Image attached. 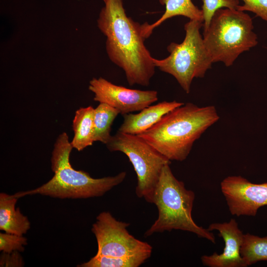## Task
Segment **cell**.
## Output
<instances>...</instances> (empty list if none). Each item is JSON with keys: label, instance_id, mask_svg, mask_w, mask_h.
<instances>
[{"label": "cell", "instance_id": "1", "mask_svg": "<svg viewBox=\"0 0 267 267\" xmlns=\"http://www.w3.org/2000/svg\"><path fill=\"white\" fill-rule=\"evenodd\" d=\"M103 1L97 26L106 38L108 58L124 71L130 85L148 86L156 67L144 44L141 24L127 16L123 0Z\"/></svg>", "mask_w": 267, "mask_h": 267}, {"label": "cell", "instance_id": "2", "mask_svg": "<svg viewBox=\"0 0 267 267\" xmlns=\"http://www.w3.org/2000/svg\"><path fill=\"white\" fill-rule=\"evenodd\" d=\"M219 119L214 106L199 107L187 103L170 111L138 135L170 161H183L194 142Z\"/></svg>", "mask_w": 267, "mask_h": 267}, {"label": "cell", "instance_id": "3", "mask_svg": "<svg viewBox=\"0 0 267 267\" xmlns=\"http://www.w3.org/2000/svg\"><path fill=\"white\" fill-rule=\"evenodd\" d=\"M73 147L66 133L59 135L54 145L51 158L52 178L36 189L16 193L18 199L35 194L60 199H82L102 196L122 183L127 173L122 172L115 176L93 178L83 171L74 169L70 162Z\"/></svg>", "mask_w": 267, "mask_h": 267}, {"label": "cell", "instance_id": "4", "mask_svg": "<svg viewBox=\"0 0 267 267\" xmlns=\"http://www.w3.org/2000/svg\"><path fill=\"white\" fill-rule=\"evenodd\" d=\"M170 165L163 167L153 195L152 203L158 209V219L146 230L144 236L156 232L181 230L215 243L214 234L198 225L192 219L194 192L187 189L184 183L175 177Z\"/></svg>", "mask_w": 267, "mask_h": 267}, {"label": "cell", "instance_id": "5", "mask_svg": "<svg viewBox=\"0 0 267 267\" xmlns=\"http://www.w3.org/2000/svg\"><path fill=\"white\" fill-rule=\"evenodd\" d=\"M252 18L237 9L222 8L214 13L203 31L205 47L213 63L231 66L239 55L258 44Z\"/></svg>", "mask_w": 267, "mask_h": 267}, {"label": "cell", "instance_id": "6", "mask_svg": "<svg viewBox=\"0 0 267 267\" xmlns=\"http://www.w3.org/2000/svg\"><path fill=\"white\" fill-rule=\"evenodd\" d=\"M203 26V23L189 20L184 26L182 42L168 45L170 54L165 58H153L155 67L173 76L186 93L190 92L193 80L203 78L213 63L200 32Z\"/></svg>", "mask_w": 267, "mask_h": 267}, {"label": "cell", "instance_id": "7", "mask_svg": "<svg viewBox=\"0 0 267 267\" xmlns=\"http://www.w3.org/2000/svg\"><path fill=\"white\" fill-rule=\"evenodd\" d=\"M106 145L109 151H120L128 157L137 176L136 196L152 203L162 169L171 161L138 135L118 131Z\"/></svg>", "mask_w": 267, "mask_h": 267}, {"label": "cell", "instance_id": "8", "mask_svg": "<svg viewBox=\"0 0 267 267\" xmlns=\"http://www.w3.org/2000/svg\"><path fill=\"white\" fill-rule=\"evenodd\" d=\"M129 225V223L117 220L109 212L100 213L91 228L97 243L96 255L117 257H150L152 246L131 235L127 230Z\"/></svg>", "mask_w": 267, "mask_h": 267}, {"label": "cell", "instance_id": "9", "mask_svg": "<svg viewBox=\"0 0 267 267\" xmlns=\"http://www.w3.org/2000/svg\"><path fill=\"white\" fill-rule=\"evenodd\" d=\"M89 89L94 93V101L115 108L123 115L141 111L158 99L156 90L131 89L115 85L102 77L93 78Z\"/></svg>", "mask_w": 267, "mask_h": 267}, {"label": "cell", "instance_id": "10", "mask_svg": "<svg viewBox=\"0 0 267 267\" xmlns=\"http://www.w3.org/2000/svg\"><path fill=\"white\" fill-rule=\"evenodd\" d=\"M221 189L233 216H255L259 208L267 206V182L254 183L240 176H228L221 182Z\"/></svg>", "mask_w": 267, "mask_h": 267}, {"label": "cell", "instance_id": "11", "mask_svg": "<svg viewBox=\"0 0 267 267\" xmlns=\"http://www.w3.org/2000/svg\"><path fill=\"white\" fill-rule=\"evenodd\" d=\"M209 230H217L223 240L224 247L222 253H214L204 255L201 258L205 266L209 267H246L240 255L244 234L234 219L228 222H215L210 224Z\"/></svg>", "mask_w": 267, "mask_h": 267}, {"label": "cell", "instance_id": "12", "mask_svg": "<svg viewBox=\"0 0 267 267\" xmlns=\"http://www.w3.org/2000/svg\"><path fill=\"white\" fill-rule=\"evenodd\" d=\"M184 104L176 100L164 101L150 105L137 114H125L123 122L118 131L128 134H139L151 128L165 114Z\"/></svg>", "mask_w": 267, "mask_h": 267}, {"label": "cell", "instance_id": "13", "mask_svg": "<svg viewBox=\"0 0 267 267\" xmlns=\"http://www.w3.org/2000/svg\"><path fill=\"white\" fill-rule=\"evenodd\" d=\"M164 5L165 10L163 14L152 24L145 22L141 24L142 34L146 39L152 34L153 30L166 20L176 16H183L190 20L204 22L203 11L196 6L192 0H159Z\"/></svg>", "mask_w": 267, "mask_h": 267}, {"label": "cell", "instance_id": "14", "mask_svg": "<svg viewBox=\"0 0 267 267\" xmlns=\"http://www.w3.org/2000/svg\"><path fill=\"white\" fill-rule=\"evenodd\" d=\"M17 199L13 195L0 193V229L5 232L23 235L30 229L31 224L19 208H15Z\"/></svg>", "mask_w": 267, "mask_h": 267}, {"label": "cell", "instance_id": "15", "mask_svg": "<svg viewBox=\"0 0 267 267\" xmlns=\"http://www.w3.org/2000/svg\"><path fill=\"white\" fill-rule=\"evenodd\" d=\"M94 109L82 107L76 112L73 121L74 135L71 142L73 148L80 151L94 142L93 138Z\"/></svg>", "mask_w": 267, "mask_h": 267}, {"label": "cell", "instance_id": "16", "mask_svg": "<svg viewBox=\"0 0 267 267\" xmlns=\"http://www.w3.org/2000/svg\"><path fill=\"white\" fill-rule=\"evenodd\" d=\"M120 114L115 108L104 103H99L94 109L93 138L94 141L106 144L110 139L112 125Z\"/></svg>", "mask_w": 267, "mask_h": 267}, {"label": "cell", "instance_id": "17", "mask_svg": "<svg viewBox=\"0 0 267 267\" xmlns=\"http://www.w3.org/2000/svg\"><path fill=\"white\" fill-rule=\"evenodd\" d=\"M240 255L246 267L260 261L267 262V236L260 237L249 233L244 234Z\"/></svg>", "mask_w": 267, "mask_h": 267}, {"label": "cell", "instance_id": "18", "mask_svg": "<svg viewBox=\"0 0 267 267\" xmlns=\"http://www.w3.org/2000/svg\"><path fill=\"white\" fill-rule=\"evenodd\" d=\"M150 257L140 255L129 257H117L104 255H96L78 267H138L144 263Z\"/></svg>", "mask_w": 267, "mask_h": 267}, {"label": "cell", "instance_id": "19", "mask_svg": "<svg viewBox=\"0 0 267 267\" xmlns=\"http://www.w3.org/2000/svg\"><path fill=\"white\" fill-rule=\"evenodd\" d=\"M202 10L203 13V31L206 30L210 24L215 12L222 8L237 9L239 5V0H202Z\"/></svg>", "mask_w": 267, "mask_h": 267}, {"label": "cell", "instance_id": "20", "mask_svg": "<svg viewBox=\"0 0 267 267\" xmlns=\"http://www.w3.org/2000/svg\"><path fill=\"white\" fill-rule=\"evenodd\" d=\"M27 239L23 235L9 233H0V251L10 253L14 251L23 252Z\"/></svg>", "mask_w": 267, "mask_h": 267}, {"label": "cell", "instance_id": "21", "mask_svg": "<svg viewBox=\"0 0 267 267\" xmlns=\"http://www.w3.org/2000/svg\"><path fill=\"white\" fill-rule=\"evenodd\" d=\"M243 4L239 5L237 9L242 11H250L267 22V0H239Z\"/></svg>", "mask_w": 267, "mask_h": 267}, {"label": "cell", "instance_id": "22", "mask_svg": "<svg viewBox=\"0 0 267 267\" xmlns=\"http://www.w3.org/2000/svg\"><path fill=\"white\" fill-rule=\"evenodd\" d=\"M18 251L10 253L2 252L0 258V266L6 267H21L24 265V261Z\"/></svg>", "mask_w": 267, "mask_h": 267}]
</instances>
